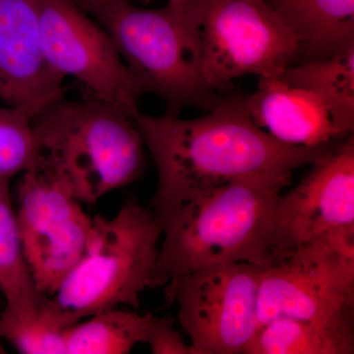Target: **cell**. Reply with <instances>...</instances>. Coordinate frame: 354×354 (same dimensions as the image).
Here are the masks:
<instances>
[{
  "mask_svg": "<svg viewBox=\"0 0 354 354\" xmlns=\"http://www.w3.org/2000/svg\"><path fill=\"white\" fill-rule=\"evenodd\" d=\"M318 97L342 136L354 129V46L333 57L290 65L281 76Z\"/></svg>",
  "mask_w": 354,
  "mask_h": 354,
  "instance_id": "cell-15",
  "label": "cell"
},
{
  "mask_svg": "<svg viewBox=\"0 0 354 354\" xmlns=\"http://www.w3.org/2000/svg\"><path fill=\"white\" fill-rule=\"evenodd\" d=\"M39 160L80 203L94 204L125 187L145 169L144 141L129 114L91 95L57 97L32 120Z\"/></svg>",
  "mask_w": 354,
  "mask_h": 354,
  "instance_id": "cell-3",
  "label": "cell"
},
{
  "mask_svg": "<svg viewBox=\"0 0 354 354\" xmlns=\"http://www.w3.org/2000/svg\"><path fill=\"white\" fill-rule=\"evenodd\" d=\"M44 57L60 76H71L91 95L139 114L141 91L109 32L72 0H36Z\"/></svg>",
  "mask_w": 354,
  "mask_h": 354,
  "instance_id": "cell-10",
  "label": "cell"
},
{
  "mask_svg": "<svg viewBox=\"0 0 354 354\" xmlns=\"http://www.w3.org/2000/svg\"><path fill=\"white\" fill-rule=\"evenodd\" d=\"M68 323L51 302L32 315L0 311V339L23 354H67L65 332Z\"/></svg>",
  "mask_w": 354,
  "mask_h": 354,
  "instance_id": "cell-19",
  "label": "cell"
},
{
  "mask_svg": "<svg viewBox=\"0 0 354 354\" xmlns=\"http://www.w3.org/2000/svg\"><path fill=\"white\" fill-rule=\"evenodd\" d=\"M290 179L235 181L174 207L162 218L164 241L150 288L227 263L269 268L268 232L272 209Z\"/></svg>",
  "mask_w": 354,
  "mask_h": 354,
  "instance_id": "cell-2",
  "label": "cell"
},
{
  "mask_svg": "<svg viewBox=\"0 0 354 354\" xmlns=\"http://www.w3.org/2000/svg\"><path fill=\"white\" fill-rule=\"evenodd\" d=\"M4 306V300L3 298H2L1 295H0V311H1L2 308H3ZM0 353H6V351H4L3 346H2V344H0Z\"/></svg>",
  "mask_w": 354,
  "mask_h": 354,
  "instance_id": "cell-24",
  "label": "cell"
},
{
  "mask_svg": "<svg viewBox=\"0 0 354 354\" xmlns=\"http://www.w3.org/2000/svg\"><path fill=\"white\" fill-rule=\"evenodd\" d=\"M162 235V221L135 198L113 218L94 216L83 255L50 297L69 327L120 305L139 308L140 295L151 286Z\"/></svg>",
  "mask_w": 354,
  "mask_h": 354,
  "instance_id": "cell-5",
  "label": "cell"
},
{
  "mask_svg": "<svg viewBox=\"0 0 354 354\" xmlns=\"http://www.w3.org/2000/svg\"><path fill=\"white\" fill-rule=\"evenodd\" d=\"M311 165L295 188L279 195L272 209L267 241L270 267L317 242L354 251L353 136Z\"/></svg>",
  "mask_w": 354,
  "mask_h": 354,
  "instance_id": "cell-7",
  "label": "cell"
},
{
  "mask_svg": "<svg viewBox=\"0 0 354 354\" xmlns=\"http://www.w3.org/2000/svg\"><path fill=\"white\" fill-rule=\"evenodd\" d=\"M299 41L306 60L354 46V0H267Z\"/></svg>",
  "mask_w": 354,
  "mask_h": 354,
  "instance_id": "cell-14",
  "label": "cell"
},
{
  "mask_svg": "<svg viewBox=\"0 0 354 354\" xmlns=\"http://www.w3.org/2000/svg\"><path fill=\"white\" fill-rule=\"evenodd\" d=\"M156 317L116 308L99 312L66 330L67 354L129 353L136 344H147Z\"/></svg>",
  "mask_w": 354,
  "mask_h": 354,
  "instance_id": "cell-18",
  "label": "cell"
},
{
  "mask_svg": "<svg viewBox=\"0 0 354 354\" xmlns=\"http://www.w3.org/2000/svg\"><path fill=\"white\" fill-rule=\"evenodd\" d=\"M353 326L277 318L261 326L244 354H353Z\"/></svg>",
  "mask_w": 354,
  "mask_h": 354,
  "instance_id": "cell-17",
  "label": "cell"
},
{
  "mask_svg": "<svg viewBox=\"0 0 354 354\" xmlns=\"http://www.w3.org/2000/svg\"><path fill=\"white\" fill-rule=\"evenodd\" d=\"M48 104L0 108V178L12 179L38 167L32 120Z\"/></svg>",
  "mask_w": 354,
  "mask_h": 354,
  "instance_id": "cell-20",
  "label": "cell"
},
{
  "mask_svg": "<svg viewBox=\"0 0 354 354\" xmlns=\"http://www.w3.org/2000/svg\"><path fill=\"white\" fill-rule=\"evenodd\" d=\"M144 1L148 2L149 0H144ZM191 1L192 0H167V3L176 7H183L189 4Z\"/></svg>",
  "mask_w": 354,
  "mask_h": 354,
  "instance_id": "cell-23",
  "label": "cell"
},
{
  "mask_svg": "<svg viewBox=\"0 0 354 354\" xmlns=\"http://www.w3.org/2000/svg\"><path fill=\"white\" fill-rule=\"evenodd\" d=\"M64 79L44 57L36 0H0V102L46 104L64 95Z\"/></svg>",
  "mask_w": 354,
  "mask_h": 354,
  "instance_id": "cell-12",
  "label": "cell"
},
{
  "mask_svg": "<svg viewBox=\"0 0 354 354\" xmlns=\"http://www.w3.org/2000/svg\"><path fill=\"white\" fill-rule=\"evenodd\" d=\"M72 1L87 13L93 7L97 6V4L102 3V2L108 1V0H72Z\"/></svg>",
  "mask_w": 354,
  "mask_h": 354,
  "instance_id": "cell-22",
  "label": "cell"
},
{
  "mask_svg": "<svg viewBox=\"0 0 354 354\" xmlns=\"http://www.w3.org/2000/svg\"><path fill=\"white\" fill-rule=\"evenodd\" d=\"M267 269L246 262L202 268L165 286L167 304L196 354H243L259 329L261 277Z\"/></svg>",
  "mask_w": 354,
  "mask_h": 354,
  "instance_id": "cell-8",
  "label": "cell"
},
{
  "mask_svg": "<svg viewBox=\"0 0 354 354\" xmlns=\"http://www.w3.org/2000/svg\"><path fill=\"white\" fill-rule=\"evenodd\" d=\"M87 13L109 32L142 95L164 100L165 113L178 115L189 106L209 111L220 102L203 74L200 0L160 9L108 0Z\"/></svg>",
  "mask_w": 354,
  "mask_h": 354,
  "instance_id": "cell-4",
  "label": "cell"
},
{
  "mask_svg": "<svg viewBox=\"0 0 354 354\" xmlns=\"http://www.w3.org/2000/svg\"><path fill=\"white\" fill-rule=\"evenodd\" d=\"M147 344L155 354H196L174 327L171 318L156 317Z\"/></svg>",
  "mask_w": 354,
  "mask_h": 354,
  "instance_id": "cell-21",
  "label": "cell"
},
{
  "mask_svg": "<svg viewBox=\"0 0 354 354\" xmlns=\"http://www.w3.org/2000/svg\"><path fill=\"white\" fill-rule=\"evenodd\" d=\"M244 104L257 127L286 145H329L344 137L318 97L281 77L260 78L257 90L244 97Z\"/></svg>",
  "mask_w": 354,
  "mask_h": 354,
  "instance_id": "cell-13",
  "label": "cell"
},
{
  "mask_svg": "<svg viewBox=\"0 0 354 354\" xmlns=\"http://www.w3.org/2000/svg\"><path fill=\"white\" fill-rule=\"evenodd\" d=\"M18 201L26 261L37 288L51 297L83 255L93 218L60 181L41 169L22 174Z\"/></svg>",
  "mask_w": 354,
  "mask_h": 354,
  "instance_id": "cell-11",
  "label": "cell"
},
{
  "mask_svg": "<svg viewBox=\"0 0 354 354\" xmlns=\"http://www.w3.org/2000/svg\"><path fill=\"white\" fill-rule=\"evenodd\" d=\"M10 183L11 179L0 178V295L7 311L31 315L38 313L50 297L37 288L26 261Z\"/></svg>",
  "mask_w": 354,
  "mask_h": 354,
  "instance_id": "cell-16",
  "label": "cell"
},
{
  "mask_svg": "<svg viewBox=\"0 0 354 354\" xmlns=\"http://www.w3.org/2000/svg\"><path fill=\"white\" fill-rule=\"evenodd\" d=\"M353 298L354 251L309 244L263 272L259 328L277 318L353 326Z\"/></svg>",
  "mask_w": 354,
  "mask_h": 354,
  "instance_id": "cell-9",
  "label": "cell"
},
{
  "mask_svg": "<svg viewBox=\"0 0 354 354\" xmlns=\"http://www.w3.org/2000/svg\"><path fill=\"white\" fill-rule=\"evenodd\" d=\"M202 70L225 90L246 75L281 77L299 57V41L267 0H200Z\"/></svg>",
  "mask_w": 354,
  "mask_h": 354,
  "instance_id": "cell-6",
  "label": "cell"
},
{
  "mask_svg": "<svg viewBox=\"0 0 354 354\" xmlns=\"http://www.w3.org/2000/svg\"><path fill=\"white\" fill-rule=\"evenodd\" d=\"M135 124L158 172L151 202L158 218L206 191L245 179H291L337 145H286L257 127L244 97L232 95L194 120L137 114Z\"/></svg>",
  "mask_w": 354,
  "mask_h": 354,
  "instance_id": "cell-1",
  "label": "cell"
}]
</instances>
